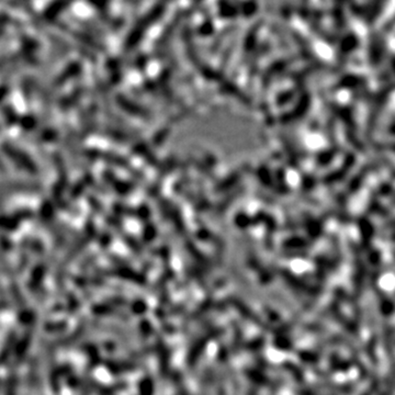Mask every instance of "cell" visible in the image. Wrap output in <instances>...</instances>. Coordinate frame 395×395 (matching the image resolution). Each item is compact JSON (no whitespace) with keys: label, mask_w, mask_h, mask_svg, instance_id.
I'll return each instance as SVG.
<instances>
[{"label":"cell","mask_w":395,"mask_h":395,"mask_svg":"<svg viewBox=\"0 0 395 395\" xmlns=\"http://www.w3.org/2000/svg\"><path fill=\"white\" fill-rule=\"evenodd\" d=\"M33 89H34V82L32 77H24L21 82V90L24 94V99L30 102L33 94Z\"/></svg>","instance_id":"cell-15"},{"label":"cell","mask_w":395,"mask_h":395,"mask_svg":"<svg viewBox=\"0 0 395 395\" xmlns=\"http://www.w3.org/2000/svg\"><path fill=\"white\" fill-rule=\"evenodd\" d=\"M12 22H14V20L10 16L6 14H0V28H2L6 24H12Z\"/></svg>","instance_id":"cell-19"},{"label":"cell","mask_w":395,"mask_h":395,"mask_svg":"<svg viewBox=\"0 0 395 395\" xmlns=\"http://www.w3.org/2000/svg\"><path fill=\"white\" fill-rule=\"evenodd\" d=\"M2 152L9 158L11 162L14 164L16 168L31 174H36L38 172V167L32 160V157L12 143L4 142L2 144Z\"/></svg>","instance_id":"cell-1"},{"label":"cell","mask_w":395,"mask_h":395,"mask_svg":"<svg viewBox=\"0 0 395 395\" xmlns=\"http://www.w3.org/2000/svg\"><path fill=\"white\" fill-rule=\"evenodd\" d=\"M9 92H10V86L7 82H4V84H0V104H2L4 100V98L7 97Z\"/></svg>","instance_id":"cell-18"},{"label":"cell","mask_w":395,"mask_h":395,"mask_svg":"<svg viewBox=\"0 0 395 395\" xmlns=\"http://www.w3.org/2000/svg\"><path fill=\"white\" fill-rule=\"evenodd\" d=\"M84 87L82 86L76 87L72 94L60 100V109L62 111L66 112L70 111L72 108H74L75 106H77L79 101H80L82 97L84 96Z\"/></svg>","instance_id":"cell-9"},{"label":"cell","mask_w":395,"mask_h":395,"mask_svg":"<svg viewBox=\"0 0 395 395\" xmlns=\"http://www.w3.org/2000/svg\"><path fill=\"white\" fill-rule=\"evenodd\" d=\"M116 104L120 106L124 111L128 112V114H131L133 116H138L140 118H146L148 116L142 108H140L136 104H134L131 100L126 98V96L116 94Z\"/></svg>","instance_id":"cell-10"},{"label":"cell","mask_w":395,"mask_h":395,"mask_svg":"<svg viewBox=\"0 0 395 395\" xmlns=\"http://www.w3.org/2000/svg\"><path fill=\"white\" fill-rule=\"evenodd\" d=\"M19 126L24 131L26 132H34L38 126V121L36 116L33 114H26L19 118L18 122Z\"/></svg>","instance_id":"cell-12"},{"label":"cell","mask_w":395,"mask_h":395,"mask_svg":"<svg viewBox=\"0 0 395 395\" xmlns=\"http://www.w3.org/2000/svg\"><path fill=\"white\" fill-rule=\"evenodd\" d=\"M0 172H7V168L4 167V162H2V160H0Z\"/></svg>","instance_id":"cell-20"},{"label":"cell","mask_w":395,"mask_h":395,"mask_svg":"<svg viewBox=\"0 0 395 395\" xmlns=\"http://www.w3.org/2000/svg\"><path fill=\"white\" fill-rule=\"evenodd\" d=\"M52 158H53V162H54L55 168H56V172H58V182L67 187V186H68V170H67V167H66V164H65L63 156H62L60 153H54Z\"/></svg>","instance_id":"cell-11"},{"label":"cell","mask_w":395,"mask_h":395,"mask_svg":"<svg viewBox=\"0 0 395 395\" xmlns=\"http://www.w3.org/2000/svg\"><path fill=\"white\" fill-rule=\"evenodd\" d=\"M86 187H87V186L84 184V180H80V182H75L70 189V199H72V200L79 199V198H80L82 196V194L84 192V189H86Z\"/></svg>","instance_id":"cell-16"},{"label":"cell","mask_w":395,"mask_h":395,"mask_svg":"<svg viewBox=\"0 0 395 395\" xmlns=\"http://www.w3.org/2000/svg\"><path fill=\"white\" fill-rule=\"evenodd\" d=\"M32 212L30 210H19L14 212L12 216H0V228L14 230L19 226L22 220L32 218Z\"/></svg>","instance_id":"cell-4"},{"label":"cell","mask_w":395,"mask_h":395,"mask_svg":"<svg viewBox=\"0 0 395 395\" xmlns=\"http://www.w3.org/2000/svg\"><path fill=\"white\" fill-rule=\"evenodd\" d=\"M67 32H68L77 42H80L82 44L86 45L87 48H92V50H100V52H104V50H106L104 45L102 43L98 41V40L94 36L89 34V33L86 31L72 30L70 28V30Z\"/></svg>","instance_id":"cell-5"},{"label":"cell","mask_w":395,"mask_h":395,"mask_svg":"<svg viewBox=\"0 0 395 395\" xmlns=\"http://www.w3.org/2000/svg\"><path fill=\"white\" fill-rule=\"evenodd\" d=\"M87 200H88L89 206H92V210H94V212H97V213H102V211H104L102 204H101L100 201L97 199V198H94V196H89L87 198Z\"/></svg>","instance_id":"cell-17"},{"label":"cell","mask_w":395,"mask_h":395,"mask_svg":"<svg viewBox=\"0 0 395 395\" xmlns=\"http://www.w3.org/2000/svg\"><path fill=\"white\" fill-rule=\"evenodd\" d=\"M97 160H101L106 162L110 164V165H114L123 169H126V170H131L132 167L130 165V162L126 157H123L121 155H118L116 153H112V152H101L98 148V154H97Z\"/></svg>","instance_id":"cell-8"},{"label":"cell","mask_w":395,"mask_h":395,"mask_svg":"<svg viewBox=\"0 0 395 395\" xmlns=\"http://www.w3.org/2000/svg\"><path fill=\"white\" fill-rule=\"evenodd\" d=\"M102 178L104 182L108 184L110 187L114 188L118 194H128L133 190L131 184H128L124 180L118 179L116 174L110 170H104L102 172Z\"/></svg>","instance_id":"cell-6"},{"label":"cell","mask_w":395,"mask_h":395,"mask_svg":"<svg viewBox=\"0 0 395 395\" xmlns=\"http://www.w3.org/2000/svg\"><path fill=\"white\" fill-rule=\"evenodd\" d=\"M2 112L4 120L8 126H14V124H18L20 116H18V114H16V111L14 110V106H11L10 104L2 108Z\"/></svg>","instance_id":"cell-13"},{"label":"cell","mask_w":395,"mask_h":395,"mask_svg":"<svg viewBox=\"0 0 395 395\" xmlns=\"http://www.w3.org/2000/svg\"><path fill=\"white\" fill-rule=\"evenodd\" d=\"M80 72H82V64L79 63V62H72V63L67 64L65 66V68L54 78V80L52 82V84H50V86L46 89V94L52 97V94H54L56 90H58L60 87H63L67 82L70 80V79L76 78Z\"/></svg>","instance_id":"cell-3"},{"label":"cell","mask_w":395,"mask_h":395,"mask_svg":"<svg viewBox=\"0 0 395 395\" xmlns=\"http://www.w3.org/2000/svg\"><path fill=\"white\" fill-rule=\"evenodd\" d=\"M162 12V8H160V6H157L156 8H154V10H152L150 12L146 14L142 20L138 21V24H135L134 29L128 34L126 41V44H124V48H126V50H133L135 46H136L138 43L140 42V40L143 38L144 33H145L146 29L148 28V26L153 24V22L157 19V16H160Z\"/></svg>","instance_id":"cell-2"},{"label":"cell","mask_w":395,"mask_h":395,"mask_svg":"<svg viewBox=\"0 0 395 395\" xmlns=\"http://www.w3.org/2000/svg\"><path fill=\"white\" fill-rule=\"evenodd\" d=\"M58 138V133L55 128H45L41 132L38 134V140L41 143H52L55 142Z\"/></svg>","instance_id":"cell-14"},{"label":"cell","mask_w":395,"mask_h":395,"mask_svg":"<svg viewBox=\"0 0 395 395\" xmlns=\"http://www.w3.org/2000/svg\"><path fill=\"white\" fill-rule=\"evenodd\" d=\"M70 6L68 2H54L48 6V8L45 9L43 12V16L41 21H45L48 24H54L58 21V16L63 14L64 11Z\"/></svg>","instance_id":"cell-7"}]
</instances>
